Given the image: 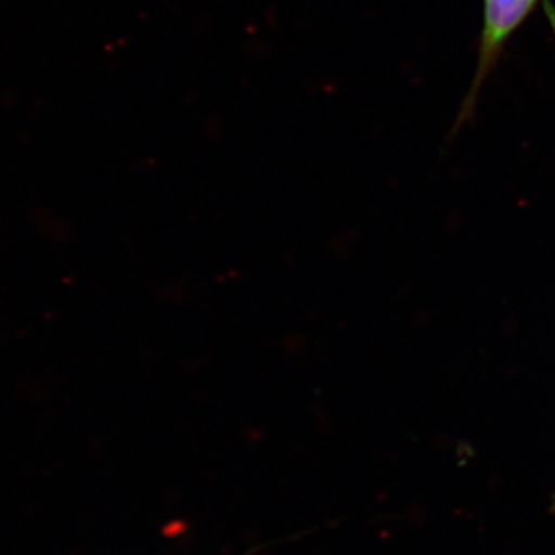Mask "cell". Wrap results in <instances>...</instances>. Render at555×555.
<instances>
[{
  "label": "cell",
  "mask_w": 555,
  "mask_h": 555,
  "mask_svg": "<svg viewBox=\"0 0 555 555\" xmlns=\"http://www.w3.org/2000/svg\"><path fill=\"white\" fill-rule=\"evenodd\" d=\"M554 511H555V499H554Z\"/></svg>",
  "instance_id": "3957f363"
},
{
  "label": "cell",
  "mask_w": 555,
  "mask_h": 555,
  "mask_svg": "<svg viewBox=\"0 0 555 555\" xmlns=\"http://www.w3.org/2000/svg\"><path fill=\"white\" fill-rule=\"evenodd\" d=\"M543 10H545L547 22H550L555 36V5L551 0H543Z\"/></svg>",
  "instance_id": "7a4b0ae2"
},
{
  "label": "cell",
  "mask_w": 555,
  "mask_h": 555,
  "mask_svg": "<svg viewBox=\"0 0 555 555\" xmlns=\"http://www.w3.org/2000/svg\"><path fill=\"white\" fill-rule=\"evenodd\" d=\"M539 3H543V0H483L476 72L460 108L455 129L473 118L486 80L499 67L511 38L520 30Z\"/></svg>",
  "instance_id": "6da1fadb"
}]
</instances>
